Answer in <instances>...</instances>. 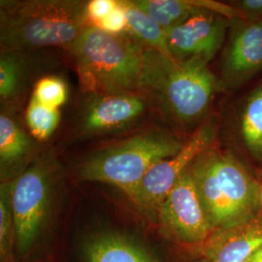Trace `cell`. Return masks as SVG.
<instances>
[{"label": "cell", "mask_w": 262, "mask_h": 262, "mask_svg": "<svg viewBox=\"0 0 262 262\" xmlns=\"http://www.w3.org/2000/svg\"><path fill=\"white\" fill-rule=\"evenodd\" d=\"M215 137L214 121L201 123L175 155L160 160L148 171L129 199L144 211L158 213L181 176L201 154L214 147Z\"/></svg>", "instance_id": "obj_7"}, {"label": "cell", "mask_w": 262, "mask_h": 262, "mask_svg": "<svg viewBox=\"0 0 262 262\" xmlns=\"http://www.w3.org/2000/svg\"><path fill=\"white\" fill-rule=\"evenodd\" d=\"M228 19L209 10H202L184 23L166 30L169 52L182 60L208 64L226 41Z\"/></svg>", "instance_id": "obj_9"}, {"label": "cell", "mask_w": 262, "mask_h": 262, "mask_svg": "<svg viewBox=\"0 0 262 262\" xmlns=\"http://www.w3.org/2000/svg\"><path fill=\"white\" fill-rule=\"evenodd\" d=\"M259 210L262 212V183L260 184V192H259Z\"/></svg>", "instance_id": "obj_26"}, {"label": "cell", "mask_w": 262, "mask_h": 262, "mask_svg": "<svg viewBox=\"0 0 262 262\" xmlns=\"http://www.w3.org/2000/svg\"><path fill=\"white\" fill-rule=\"evenodd\" d=\"M165 30L184 23L202 10L222 14L225 5L209 0H131Z\"/></svg>", "instance_id": "obj_13"}, {"label": "cell", "mask_w": 262, "mask_h": 262, "mask_svg": "<svg viewBox=\"0 0 262 262\" xmlns=\"http://www.w3.org/2000/svg\"><path fill=\"white\" fill-rule=\"evenodd\" d=\"M205 243L208 262H246L262 247V216L215 230Z\"/></svg>", "instance_id": "obj_12"}, {"label": "cell", "mask_w": 262, "mask_h": 262, "mask_svg": "<svg viewBox=\"0 0 262 262\" xmlns=\"http://www.w3.org/2000/svg\"><path fill=\"white\" fill-rule=\"evenodd\" d=\"M146 47L125 34L88 25L69 48L80 84L91 94L139 93Z\"/></svg>", "instance_id": "obj_3"}, {"label": "cell", "mask_w": 262, "mask_h": 262, "mask_svg": "<svg viewBox=\"0 0 262 262\" xmlns=\"http://www.w3.org/2000/svg\"><path fill=\"white\" fill-rule=\"evenodd\" d=\"M86 262H151L149 256L123 236L97 235L85 247Z\"/></svg>", "instance_id": "obj_15"}, {"label": "cell", "mask_w": 262, "mask_h": 262, "mask_svg": "<svg viewBox=\"0 0 262 262\" xmlns=\"http://www.w3.org/2000/svg\"><path fill=\"white\" fill-rule=\"evenodd\" d=\"M54 167L53 159L41 157L13 182L11 207L15 242L20 254H26L30 250L47 220Z\"/></svg>", "instance_id": "obj_6"}, {"label": "cell", "mask_w": 262, "mask_h": 262, "mask_svg": "<svg viewBox=\"0 0 262 262\" xmlns=\"http://www.w3.org/2000/svg\"><path fill=\"white\" fill-rule=\"evenodd\" d=\"M183 145L166 131H142L88 157L79 165L78 175L84 181L118 187L130 198L148 171Z\"/></svg>", "instance_id": "obj_5"}, {"label": "cell", "mask_w": 262, "mask_h": 262, "mask_svg": "<svg viewBox=\"0 0 262 262\" xmlns=\"http://www.w3.org/2000/svg\"><path fill=\"white\" fill-rule=\"evenodd\" d=\"M157 214L169 234L183 243H205L215 231L209 223L189 168L165 197Z\"/></svg>", "instance_id": "obj_8"}, {"label": "cell", "mask_w": 262, "mask_h": 262, "mask_svg": "<svg viewBox=\"0 0 262 262\" xmlns=\"http://www.w3.org/2000/svg\"><path fill=\"white\" fill-rule=\"evenodd\" d=\"M230 5L234 7L241 20L262 18V0H236Z\"/></svg>", "instance_id": "obj_23"}, {"label": "cell", "mask_w": 262, "mask_h": 262, "mask_svg": "<svg viewBox=\"0 0 262 262\" xmlns=\"http://www.w3.org/2000/svg\"><path fill=\"white\" fill-rule=\"evenodd\" d=\"M97 27L114 34H122V31L127 29V18L121 1H118L116 8Z\"/></svg>", "instance_id": "obj_22"}, {"label": "cell", "mask_w": 262, "mask_h": 262, "mask_svg": "<svg viewBox=\"0 0 262 262\" xmlns=\"http://www.w3.org/2000/svg\"><path fill=\"white\" fill-rule=\"evenodd\" d=\"M127 18V29L131 36L139 41L145 47L157 50L171 56L169 52L166 30L146 13L133 5L131 0L121 1ZM172 57V56H171Z\"/></svg>", "instance_id": "obj_17"}, {"label": "cell", "mask_w": 262, "mask_h": 262, "mask_svg": "<svg viewBox=\"0 0 262 262\" xmlns=\"http://www.w3.org/2000/svg\"><path fill=\"white\" fill-rule=\"evenodd\" d=\"M88 2L76 0L1 1V51L70 48L88 24Z\"/></svg>", "instance_id": "obj_4"}, {"label": "cell", "mask_w": 262, "mask_h": 262, "mask_svg": "<svg viewBox=\"0 0 262 262\" xmlns=\"http://www.w3.org/2000/svg\"><path fill=\"white\" fill-rule=\"evenodd\" d=\"M246 262H262V247L253 253Z\"/></svg>", "instance_id": "obj_25"}, {"label": "cell", "mask_w": 262, "mask_h": 262, "mask_svg": "<svg viewBox=\"0 0 262 262\" xmlns=\"http://www.w3.org/2000/svg\"><path fill=\"white\" fill-rule=\"evenodd\" d=\"M12 183H2L0 187V250L2 259L10 254L11 244L15 240L14 221L11 207Z\"/></svg>", "instance_id": "obj_20"}, {"label": "cell", "mask_w": 262, "mask_h": 262, "mask_svg": "<svg viewBox=\"0 0 262 262\" xmlns=\"http://www.w3.org/2000/svg\"><path fill=\"white\" fill-rule=\"evenodd\" d=\"M221 84L208 64L145 49L140 92L179 125L192 126L203 120Z\"/></svg>", "instance_id": "obj_1"}, {"label": "cell", "mask_w": 262, "mask_h": 262, "mask_svg": "<svg viewBox=\"0 0 262 262\" xmlns=\"http://www.w3.org/2000/svg\"><path fill=\"white\" fill-rule=\"evenodd\" d=\"M118 1L113 0H93L88 2V16L98 25L113 10L116 8Z\"/></svg>", "instance_id": "obj_24"}, {"label": "cell", "mask_w": 262, "mask_h": 262, "mask_svg": "<svg viewBox=\"0 0 262 262\" xmlns=\"http://www.w3.org/2000/svg\"><path fill=\"white\" fill-rule=\"evenodd\" d=\"M189 171L214 230L257 215L260 184L232 152L212 147L193 161Z\"/></svg>", "instance_id": "obj_2"}, {"label": "cell", "mask_w": 262, "mask_h": 262, "mask_svg": "<svg viewBox=\"0 0 262 262\" xmlns=\"http://www.w3.org/2000/svg\"><path fill=\"white\" fill-rule=\"evenodd\" d=\"M27 64L20 52L1 51L0 56V97L12 103L20 98L27 81Z\"/></svg>", "instance_id": "obj_18"}, {"label": "cell", "mask_w": 262, "mask_h": 262, "mask_svg": "<svg viewBox=\"0 0 262 262\" xmlns=\"http://www.w3.org/2000/svg\"><path fill=\"white\" fill-rule=\"evenodd\" d=\"M78 122L83 136H100L124 130L148 110L147 100L138 93L91 94Z\"/></svg>", "instance_id": "obj_10"}, {"label": "cell", "mask_w": 262, "mask_h": 262, "mask_svg": "<svg viewBox=\"0 0 262 262\" xmlns=\"http://www.w3.org/2000/svg\"><path fill=\"white\" fill-rule=\"evenodd\" d=\"M221 63L222 84L236 88L262 70V18L231 20Z\"/></svg>", "instance_id": "obj_11"}, {"label": "cell", "mask_w": 262, "mask_h": 262, "mask_svg": "<svg viewBox=\"0 0 262 262\" xmlns=\"http://www.w3.org/2000/svg\"><path fill=\"white\" fill-rule=\"evenodd\" d=\"M34 150V142L19 122L2 111L0 115V166L6 173L27 162Z\"/></svg>", "instance_id": "obj_14"}, {"label": "cell", "mask_w": 262, "mask_h": 262, "mask_svg": "<svg viewBox=\"0 0 262 262\" xmlns=\"http://www.w3.org/2000/svg\"><path fill=\"white\" fill-rule=\"evenodd\" d=\"M239 135L249 155L262 161V84L247 96L239 116Z\"/></svg>", "instance_id": "obj_16"}, {"label": "cell", "mask_w": 262, "mask_h": 262, "mask_svg": "<svg viewBox=\"0 0 262 262\" xmlns=\"http://www.w3.org/2000/svg\"><path fill=\"white\" fill-rule=\"evenodd\" d=\"M60 122V111L38 102L31 97L26 111V123L30 134L39 141L53 135Z\"/></svg>", "instance_id": "obj_19"}, {"label": "cell", "mask_w": 262, "mask_h": 262, "mask_svg": "<svg viewBox=\"0 0 262 262\" xmlns=\"http://www.w3.org/2000/svg\"><path fill=\"white\" fill-rule=\"evenodd\" d=\"M67 96L66 82L54 76L40 79L35 84L32 94V97L38 102L57 110L66 103Z\"/></svg>", "instance_id": "obj_21"}]
</instances>
